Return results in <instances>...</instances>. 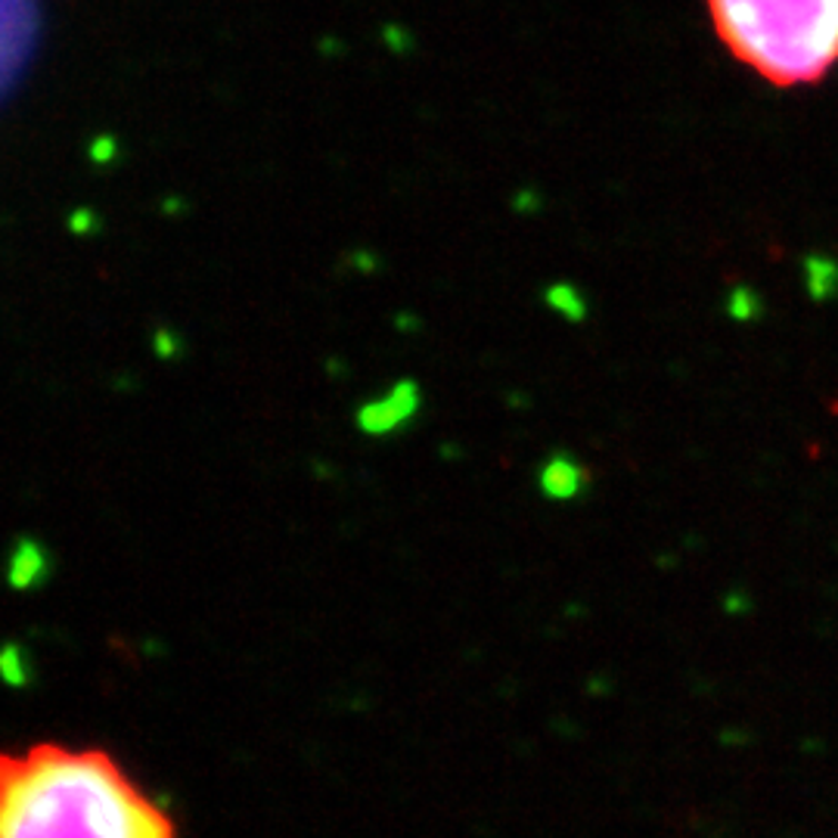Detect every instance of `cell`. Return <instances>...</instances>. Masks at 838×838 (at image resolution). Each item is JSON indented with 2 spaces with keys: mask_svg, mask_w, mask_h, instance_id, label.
<instances>
[{
  "mask_svg": "<svg viewBox=\"0 0 838 838\" xmlns=\"http://www.w3.org/2000/svg\"><path fill=\"white\" fill-rule=\"evenodd\" d=\"M0 838H174V824L106 751L31 746L3 761Z\"/></svg>",
  "mask_w": 838,
  "mask_h": 838,
  "instance_id": "6da1fadb",
  "label": "cell"
},
{
  "mask_svg": "<svg viewBox=\"0 0 838 838\" xmlns=\"http://www.w3.org/2000/svg\"><path fill=\"white\" fill-rule=\"evenodd\" d=\"M720 44L774 88L820 84L838 66V0H708Z\"/></svg>",
  "mask_w": 838,
  "mask_h": 838,
  "instance_id": "7a4b0ae2",
  "label": "cell"
},
{
  "mask_svg": "<svg viewBox=\"0 0 838 838\" xmlns=\"http://www.w3.org/2000/svg\"><path fill=\"white\" fill-rule=\"evenodd\" d=\"M419 407V391L413 382H401L398 389H391L386 401H376L360 410V429L373 435H386L391 429H398L407 417H413V410Z\"/></svg>",
  "mask_w": 838,
  "mask_h": 838,
  "instance_id": "3957f363",
  "label": "cell"
},
{
  "mask_svg": "<svg viewBox=\"0 0 838 838\" xmlns=\"http://www.w3.org/2000/svg\"><path fill=\"white\" fill-rule=\"evenodd\" d=\"M540 485H543V495L575 497L585 485V469L575 463L571 457H553L550 463L543 466Z\"/></svg>",
  "mask_w": 838,
  "mask_h": 838,
  "instance_id": "277c9868",
  "label": "cell"
},
{
  "mask_svg": "<svg viewBox=\"0 0 838 838\" xmlns=\"http://www.w3.org/2000/svg\"><path fill=\"white\" fill-rule=\"evenodd\" d=\"M550 305H553V308H562L571 320H578V317L585 315V305L578 301V296H575L571 289H562V286H556L553 292H550Z\"/></svg>",
  "mask_w": 838,
  "mask_h": 838,
  "instance_id": "5b68a950",
  "label": "cell"
}]
</instances>
